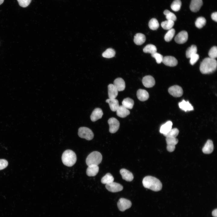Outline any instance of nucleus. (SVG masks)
Returning a JSON list of instances; mask_svg holds the SVG:
<instances>
[{"label": "nucleus", "instance_id": "4c0bfd02", "mask_svg": "<svg viewBox=\"0 0 217 217\" xmlns=\"http://www.w3.org/2000/svg\"><path fill=\"white\" fill-rule=\"evenodd\" d=\"M163 13L166 16V18L168 20L175 21L177 19V17L175 15L168 10H165Z\"/></svg>", "mask_w": 217, "mask_h": 217}, {"label": "nucleus", "instance_id": "b1692460", "mask_svg": "<svg viewBox=\"0 0 217 217\" xmlns=\"http://www.w3.org/2000/svg\"><path fill=\"white\" fill-rule=\"evenodd\" d=\"M106 102L108 104L110 109L113 112L116 111L119 106L118 100L115 98H109L106 100Z\"/></svg>", "mask_w": 217, "mask_h": 217}, {"label": "nucleus", "instance_id": "f257e3e1", "mask_svg": "<svg viewBox=\"0 0 217 217\" xmlns=\"http://www.w3.org/2000/svg\"><path fill=\"white\" fill-rule=\"evenodd\" d=\"M217 66V62L215 59L206 58L201 62L200 69L202 74H209L213 73L216 70Z\"/></svg>", "mask_w": 217, "mask_h": 217}, {"label": "nucleus", "instance_id": "f3484780", "mask_svg": "<svg viewBox=\"0 0 217 217\" xmlns=\"http://www.w3.org/2000/svg\"><path fill=\"white\" fill-rule=\"evenodd\" d=\"M118 91H123L125 87V83L124 80L120 77L116 79L114 81L113 84Z\"/></svg>", "mask_w": 217, "mask_h": 217}, {"label": "nucleus", "instance_id": "393cba45", "mask_svg": "<svg viewBox=\"0 0 217 217\" xmlns=\"http://www.w3.org/2000/svg\"><path fill=\"white\" fill-rule=\"evenodd\" d=\"M146 40V36L144 34L137 33L134 36V41L136 44L141 45L145 42Z\"/></svg>", "mask_w": 217, "mask_h": 217}, {"label": "nucleus", "instance_id": "ea45409f", "mask_svg": "<svg viewBox=\"0 0 217 217\" xmlns=\"http://www.w3.org/2000/svg\"><path fill=\"white\" fill-rule=\"evenodd\" d=\"M154 58L158 64H160L162 62L163 57L162 55L156 52L151 55Z\"/></svg>", "mask_w": 217, "mask_h": 217}, {"label": "nucleus", "instance_id": "c756f323", "mask_svg": "<svg viewBox=\"0 0 217 217\" xmlns=\"http://www.w3.org/2000/svg\"><path fill=\"white\" fill-rule=\"evenodd\" d=\"M197 48L195 45H192L188 48L186 52V56L187 58H190L193 55L197 53Z\"/></svg>", "mask_w": 217, "mask_h": 217}, {"label": "nucleus", "instance_id": "473e14b6", "mask_svg": "<svg viewBox=\"0 0 217 217\" xmlns=\"http://www.w3.org/2000/svg\"><path fill=\"white\" fill-rule=\"evenodd\" d=\"M149 26L151 29L153 30H156L159 28V24L156 19L153 18L149 21Z\"/></svg>", "mask_w": 217, "mask_h": 217}, {"label": "nucleus", "instance_id": "a19ab883", "mask_svg": "<svg viewBox=\"0 0 217 217\" xmlns=\"http://www.w3.org/2000/svg\"><path fill=\"white\" fill-rule=\"evenodd\" d=\"M32 0H17L19 5L22 7H27L30 3Z\"/></svg>", "mask_w": 217, "mask_h": 217}, {"label": "nucleus", "instance_id": "c85d7f7f", "mask_svg": "<svg viewBox=\"0 0 217 217\" xmlns=\"http://www.w3.org/2000/svg\"><path fill=\"white\" fill-rule=\"evenodd\" d=\"M114 178L110 173H107L102 178L101 182L103 184H107L113 182Z\"/></svg>", "mask_w": 217, "mask_h": 217}, {"label": "nucleus", "instance_id": "20e7f679", "mask_svg": "<svg viewBox=\"0 0 217 217\" xmlns=\"http://www.w3.org/2000/svg\"><path fill=\"white\" fill-rule=\"evenodd\" d=\"M102 160V156L101 153L97 151H94L87 156L86 163L88 166L91 165H98L101 162Z\"/></svg>", "mask_w": 217, "mask_h": 217}, {"label": "nucleus", "instance_id": "bb28decb", "mask_svg": "<svg viewBox=\"0 0 217 217\" xmlns=\"http://www.w3.org/2000/svg\"><path fill=\"white\" fill-rule=\"evenodd\" d=\"M122 104V105L127 109H131L133 108L134 102L132 99L128 97L124 99Z\"/></svg>", "mask_w": 217, "mask_h": 217}, {"label": "nucleus", "instance_id": "a18cd8bd", "mask_svg": "<svg viewBox=\"0 0 217 217\" xmlns=\"http://www.w3.org/2000/svg\"><path fill=\"white\" fill-rule=\"evenodd\" d=\"M212 214L213 216L217 217V209L214 210L212 212Z\"/></svg>", "mask_w": 217, "mask_h": 217}, {"label": "nucleus", "instance_id": "7ed1b4c3", "mask_svg": "<svg viewBox=\"0 0 217 217\" xmlns=\"http://www.w3.org/2000/svg\"><path fill=\"white\" fill-rule=\"evenodd\" d=\"M63 164L68 167L73 165L77 161V156L75 153L72 150L68 149L64 151L61 157Z\"/></svg>", "mask_w": 217, "mask_h": 217}, {"label": "nucleus", "instance_id": "9d476101", "mask_svg": "<svg viewBox=\"0 0 217 217\" xmlns=\"http://www.w3.org/2000/svg\"><path fill=\"white\" fill-rule=\"evenodd\" d=\"M166 141L167 144V149L169 152H172L175 149V145L178 141L176 138L166 137Z\"/></svg>", "mask_w": 217, "mask_h": 217}, {"label": "nucleus", "instance_id": "6ab92c4d", "mask_svg": "<svg viewBox=\"0 0 217 217\" xmlns=\"http://www.w3.org/2000/svg\"><path fill=\"white\" fill-rule=\"evenodd\" d=\"M88 166L86 171L87 175L89 176H94L96 175L99 171L98 165H91Z\"/></svg>", "mask_w": 217, "mask_h": 217}, {"label": "nucleus", "instance_id": "a878e982", "mask_svg": "<svg viewBox=\"0 0 217 217\" xmlns=\"http://www.w3.org/2000/svg\"><path fill=\"white\" fill-rule=\"evenodd\" d=\"M172 123L171 121H168L162 125L160 128V132L163 135L167 133L172 129Z\"/></svg>", "mask_w": 217, "mask_h": 217}, {"label": "nucleus", "instance_id": "e433bc0d", "mask_svg": "<svg viewBox=\"0 0 217 217\" xmlns=\"http://www.w3.org/2000/svg\"><path fill=\"white\" fill-rule=\"evenodd\" d=\"M181 5L180 0H175L171 5V8L174 11H177L180 10Z\"/></svg>", "mask_w": 217, "mask_h": 217}, {"label": "nucleus", "instance_id": "ddd939ff", "mask_svg": "<svg viewBox=\"0 0 217 217\" xmlns=\"http://www.w3.org/2000/svg\"><path fill=\"white\" fill-rule=\"evenodd\" d=\"M142 82L143 85L146 88L152 87L155 83L154 78L150 75H147L144 77L142 79Z\"/></svg>", "mask_w": 217, "mask_h": 217}, {"label": "nucleus", "instance_id": "c03bdc74", "mask_svg": "<svg viewBox=\"0 0 217 217\" xmlns=\"http://www.w3.org/2000/svg\"><path fill=\"white\" fill-rule=\"evenodd\" d=\"M211 17L212 20L216 22L217 21V12H216L212 13Z\"/></svg>", "mask_w": 217, "mask_h": 217}, {"label": "nucleus", "instance_id": "412c9836", "mask_svg": "<svg viewBox=\"0 0 217 217\" xmlns=\"http://www.w3.org/2000/svg\"><path fill=\"white\" fill-rule=\"evenodd\" d=\"M138 99L140 101H144L147 100L149 98V94L145 90L140 89L137 93Z\"/></svg>", "mask_w": 217, "mask_h": 217}, {"label": "nucleus", "instance_id": "cd10ccee", "mask_svg": "<svg viewBox=\"0 0 217 217\" xmlns=\"http://www.w3.org/2000/svg\"><path fill=\"white\" fill-rule=\"evenodd\" d=\"M143 52L146 53H149L152 54L156 52V46L153 44H149L146 45L143 49Z\"/></svg>", "mask_w": 217, "mask_h": 217}, {"label": "nucleus", "instance_id": "aec40b11", "mask_svg": "<svg viewBox=\"0 0 217 217\" xmlns=\"http://www.w3.org/2000/svg\"><path fill=\"white\" fill-rule=\"evenodd\" d=\"M108 93L109 98L115 99L118 95V91L115 86L110 84L108 86Z\"/></svg>", "mask_w": 217, "mask_h": 217}, {"label": "nucleus", "instance_id": "4468645a", "mask_svg": "<svg viewBox=\"0 0 217 217\" xmlns=\"http://www.w3.org/2000/svg\"><path fill=\"white\" fill-rule=\"evenodd\" d=\"M203 5L202 0H191L190 8L192 11L197 12L200 10Z\"/></svg>", "mask_w": 217, "mask_h": 217}, {"label": "nucleus", "instance_id": "79ce46f5", "mask_svg": "<svg viewBox=\"0 0 217 217\" xmlns=\"http://www.w3.org/2000/svg\"><path fill=\"white\" fill-rule=\"evenodd\" d=\"M199 58V56L197 53L192 55L190 58V62L192 65H194L198 61Z\"/></svg>", "mask_w": 217, "mask_h": 217}, {"label": "nucleus", "instance_id": "0eeeda50", "mask_svg": "<svg viewBox=\"0 0 217 217\" xmlns=\"http://www.w3.org/2000/svg\"><path fill=\"white\" fill-rule=\"evenodd\" d=\"M109 125V131L112 133H114L118 130L120 123L115 118H111L108 120Z\"/></svg>", "mask_w": 217, "mask_h": 217}, {"label": "nucleus", "instance_id": "58836bf2", "mask_svg": "<svg viewBox=\"0 0 217 217\" xmlns=\"http://www.w3.org/2000/svg\"><path fill=\"white\" fill-rule=\"evenodd\" d=\"M208 55L209 58L215 59L217 57V48L216 46H214L212 47L209 50Z\"/></svg>", "mask_w": 217, "mask_h": 217}, {"label": "nucleus", "instance_id": "37998d69", "mask_svg": "<svg viewBox=\"0 0 217 217\" xmlns=\"http://www.w3.org/2000/svg\"><path fill=\"white\" fill-rule=\"evenodd\" d=\"M8 162L5 159H0V170L5 168L8 165Z\"/></svg>", "mask_w": 217, "mask_h": 217}, {"label": "nucleus", "instance_id": "9b49d317", "mask_svg": "<svg viewBox=\"0 0 217 217\" xmlns=\"http://www.w3.org/2000/svg\"><path fill=\"white\" fill-rule=\"evenodd\" d=\"M188 34L185 31H182L179 32L175 37V40L176 42L181 44L185 42L187 40Z\"/></svg>", "mask_w": 217, "mask_h": 217}, {"label": "nucleus", "instance_id": "c9c22d12", "mask_svg": "<svg viewBox=\"0 0 217 217\" xmlns=\"http://www.w3.org/2000/svg\"><path fill=\"white\" fill-rule=\"evenodd\" d=\"M175 33V30L173 28H171L168 30L165 34L164 39L166 42L170 41L173 38Z\"/></svg>", "mask_w": 217, "mask_h": 217}, {"label": "nucleus", "instance_id": "2eb2a0df", "mask_svg": "<svg viewBox=\"0 0 217 217\" xmlns=\"http://www.w3.org/2000/svg\"><path fill=\"white\" fill-rule=\"evenodd\" d=\"M120 172L123 179L128 181H131L133 179V174L128 170L122 168L120 170Z\"/></svg>", "mask_w": 217, "mask_h": 217}, {"label": "nucleus", "instance_id": "49530a36", "mask_svg": "<svg viewBox=\"0 0 217 217\" xmlns=\"http://www.w3.org/2000/svg\"><path fill=\"white\" fill-rule=\"evenodd\" d=\"M4 0H0V5L2 4L4 2Z\"/></svg>", "mask_w": 217, "mask_h": 217}, {"label": "nucleus", "instance_id": "a211bd4d", "mask_svg": "<svg viewBox=\"0 0 217 217\" xmlns=\"http://www.w3.org/2000/svg\"><path fill=\"white\" fill-rule=\"evenodd\" d=\"M214 149V146L212 141L210 140H208L202 148L203 153L209 154L211 153Z\"/></svg>", "mask_w": 217, "mask_h": 217}, {"label": "nucleus", "instance_id": "f8f14e48", "mask_svg": "<svg viewBox=\"0 0 217 217\" xmlns=\"http://www.w3.org/2000/svg\"><path fill=\"white\" fill-rule=\"evenodd\" d=\"M162 62L166 65L170 67L176 66L178 63L177 59L175 57L170 56L163 57Z\"/></svg>", "mask_w": 217, "mask_h": 217}, {"label": "nucleus", "instance_id": "423d86ee", "mask_svg": "<svg viewBox=\"0 0 217 217\" xmlns=\"http://www.w3.org/2000/svg\"><path fill=\"white\" fill-rule=\"evenodd\" d=\"M131 205L132 203L130 200L124 198H120L117 203L118 208L122 212L130 208Z\"/></svg>", "mask_w": 217, "mask_h": 217}, {"label": "nucleus", "instance_id": "72a5a7b5", "mask_svg": "<svg viewBox=\"0 0 217 217\" xmlns=\"http://www.w3.org/2000/svg\"><path fill=\"white\" fill-rule=\"evenodd\" d=\"M206 20L205 18L202 17H198L196 20L195 24L196 27L199 29L202 28L206 24Z\"/></svg>", "mask_w": 217, "mask_h": 217}, {"label": "nucleus", "instance_id": "1a4fd4ad", "mask_svg": "<svg viewBox=\"0 0 217 217\" xmlns=\"http://www.w3.org/2000/svg\"><path fill=\"white\" fill-rule=\"evenodd\" d=\"M105 187L108 190L112 192H119L123 189V187L121 185L114 182L106 184Z\"/></svg>", "mask_w": 217, "mask_h": 217}, {"label": "nucleus", "instance_id": "f704fd0d", "mask_svg": "<svg viewBox=\"0 0 217 217\" xmlns=\"http://www.w3.org/2000/svg\"><path fill=\"white\" fill-rule=\"evenodd\" d=\"M179 130L177 128L171 129L167 133L164 134L166 137L176 138L178 134Z\"/></svg>", "mask_w": 217, "mask_h": 217}, {"label": "nucleus", "instance_id": "4be33fe9", "mask_svg": "<svg viewBox=\"0 0 217 217\" xmlns=\"http://www.w3.org/2000/svg\"><path fill=\"white\" fill-rule=\"evenodd\" d=\"M116 111L117 116L122 118L126 117L130 114L129 111L122 105L119 106Z\"/></svg>", "mask_w": 217, "mask_h": 217}, {"label": "nucleus", "instance_id": "7c9ffc66", "mask_svg": "<svg viewBox=\"0 0 217 217\" xmlns=\"http://www.w3.org/2000/svg\"><path fill=\"white\" fill-rule=\"evenodd\" d=\"M115 54V50L112 48L107 49L102 54L103 57L107 58H110L114 57Z\"/></svg>", "mask_w": 217, "mask_h": 217}, {"label": "nucleus", "instance_id": "dca6fc26", "mask_svg": "<svg viewBox=\"0 0 217 217\" xmlns=\"http://www.w3.org/2000/svg\"><path fill=\"white\" fill-rule=\"evenodd\" d=\"M103 115V112L101 108H96L93 111L90 115L91 120L92 121H95L101 118Z\"/></svg>", "mask_w": 217, "mask_h": 217}, {"label": "nucleus", "instance_id": "39448f33", "mask_svg": "<svg viewBox=\"0 0 217 217\" xmlns=\"http://www.w3.org/2000/svg\"><path fill=\"white\" fill-rule=\"evenodd\" d=\"M78 135L80 137L87 140H91L94 137V134L90 128L86 127H81L78 129Z\"/></svg>", "mask_w": 217, "mask_h": 217}, {"label": "nucleus", "instance_id": "5701e85b", "mask_svg": "<svg viewBox=\"0 0 217 217\" xmlns=\"http://www.w3.org/2000/svg\"><path fill=\"white\" fill-rule=\"evenodd\" d=\"M179 108L185 112L193 110V108L188 101L183 100L178 103Z\"/></svg>", "mask_w": 217, "mask_h": 217}, {"label": "nucleus", "instance_id": "2f4dec72", "mask_svg": "<svg viewBox=\"0 0 217 217\" xmlns=\"http://www.w3.org/2000/svg\"><path fill=\"white\" fill-rule=\"evenodd\" d=\"M174 24V21L167 20L162 22L161 24V26L163 29L166 30H169L172 28Z\"/></svg>", "mask_w": 217, "mask_h": 217}, {"label": "nucleus", "instance_id": "f03ea898", "mask_svg": "<svg viewBox=\"0 0 217 217\" xmlns=\"http://www.w3.org/2000/svg\"><path fill=\"white\" fill-rule=\"evenodd\" d=\"M143 186L146 188L154 191L160 190L162 187V184L157 178L151 176L145 177L142 181Z\"/></svg>", "mask_w": 217, "mask_h": 217}, {"label": "nucleus", "instance_id": "6e6552de", "mask_svg": "<svg viewBox=\"0 0 217 217\" xmlns=\"http://www.w3.org/2000/svg\"><path fill=\"white\" fill-rule=\"evenodd\" d=\"M168 92L171 95L176 97L181 96L183 93L181 87L178 85L171 86L168 89Z\"/></svg>", "mask_w": 217, "mask_h": 217}]
</instances>
